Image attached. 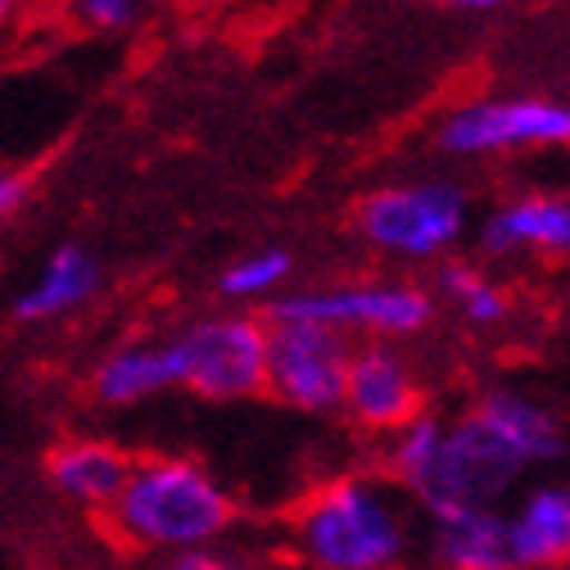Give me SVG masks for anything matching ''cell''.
<instances>
[{
  "label": "cell",
  "mask_w": 570,
  "mask_h": 570,
  "mask_svg": "<svg viewBox=\"0 0 570 570\" xmlns=\"http://www.w3.org/2000/svg\"><path fill=\"white\" fill-rule=\"evenodd\" d=\"M236 521L227 489L190 458H140L127 475V489L109 508V525L136 543L159 552L213 548Z\"/></svg>",
  "instance_id": "6da1fadb"
},
{
  "label": "cell",
  "mask_w": 570,
  "mask_h": 570,
  "mask_svg": "<svg viewBox=\"0 0 570 570\" xmlns=\"http://www.w3.org/2000/svg\"><path fill=\"white\" fill-rule=\"evenodd\" d=\"M291 548L308 570H394L407 552V517L376 480H331L299 503Z\"/></svg>",
  "instance_id": "7a4b0ae2"
},
{
  "label": "cell",
  "mask_w": 570,
  "mask_h": 570,
  "mask_svg": "<svg viewBox=\"0 0 570 570\" xmlns=\"http://www.w3.org/2000/svg\"><path fill=\"white\" fill-rule=\"evenodd\" d=\"M525 458L498 425L471 403L462 416L444 421V440L435 449V462L421 471V480L407 489L421 498L425 512H453V508H493L512 484L525 475Z\"/></svg>",
  "instance_id": "3957f363"
},
{
  "label": "cell",
  "mask_w": 570,
  "mask_h": 570,
  "mask_svg": "<svg viewBox=\"0 0 570 570\" xmlns=\"http://www.w3.org/2000/svg\"><path fill=\"white\" fill-rule=\"evenodd\" d=\"M435 317V299L407 281H363L331 291H295L267 308V322H317L340 335L399 340L416 335Z\"/></svg>",
  "instance_id": "277c9868"
},
{
  "label": "cell",
  "mask_w": 570,
  "mask_h": 570,
  "mask_svg": "<svg viewBox=\"0 0 570 570\" xmlns=\"http://www.w3.org/2000/svg\"><path fill=\"white\" fill-rule=\"evenodd\" d=\"M181 390L199 399H249L267 390L272 367V322L258 317H204L177 331Z\"/></svg>",
  "instance_id": "5b68a950"
},
{
  "label": "cell",
  "mask_w": 570,
  "mask_h": 570,
  "mask_svg": "<svg viewBox=\"0 0 570 570\" xmlns=\"http://www.w3.org/2000/svg\"><path fill=\"white\" fill-rule=\"evenodd\" d=\"M466 227V195L449 181L421 186H390L363 199L358 232L367 245L399 254V258H435L444 254Z\"/></svg>",
  "instance_id": "8992f818"
},
{
  "label": "cell",
  "mask_w": 570,
  "mask_h": 570,
  "mask_svg": "<svg viewBox=\"0 0 570 570\" xmlns=\"http://www.w3.org/2000/svg\"><path fill=\"white\" fill-rule=\"evenodd\" d=\"M353 348L340 331L317 322H272V367L267 390L299 412L344 407Z\"/></svg>",
  "instance_id": "52a82bcc"
},
{
  "label": "cell",
  "mask_w": 570,
  "mask_h": 570,
  "mask_svg": "<svg viewBox=\"0 0 570 570\" xmlns=\"http://www.w3.org/2000/svg\"><path fill=\"white\" fill-rule=\"evenodd\" d=\"M449 155H498L530 146H570V105L557 100H480L440 127Z\"/></svg>",
  "instance_id": "ba28073f"
},
{
  "label": "cell",
  "mask_w": 570,
  "mask_h": 570,
  "mask_svg": "<svg viewBox=\"0 0 570 570\" xmlns=\"http://www.w3.org/2000/svg\"><path fill=\"white\" fill-rule=\"evenodd\" d=\"M344 412L358 421L363 431H376V435H394L407 421L421 416V385L399 348H390L385 340L353 348Z\"/></svg>",
  "instance_id": "9c48e42d"
},
{
  "label": "cell",
  "mask_w": 570,
  "mask_h": 570,
  "mask_svg": "<svg viewBox=\"0 0 570 570\" xmlns=\"http://www.w3.org/2000/svg\"><path fill=\"white\" fill-rule=\"evenodd\" d=\"M431 557L440 570H517L512 525L493 508L431 512Z\"/></svg>",
  "instance_id": "30bf717a"
},
{
  "label": "cell",
  "mask_w": 570,
  "mask_h": 570,
  "mask_svg": "<svg viewBox=\"0 0 570 570\" xmlns=\"http://www.w3.org/2000/svg\"><path fill=\"white\" fill-rule=\"evenodd\" d=\"M91 390L100 403L127 407V403H146L155 394L181 390V348L173 340H140L105 353V363L91 376Z\"/></svg>",
  "instance_id": "8fae6325"
},
{
  "label": "cell",
  "mask_w": 570,
  "mask_h": 570,
  "mask_svg": "<svg viewBox=\"0 0 570 570\" xmlns=\"http://www.w3.org/2000/svg\"><path fill=\"white\" fill-rule=\"evenodd\" d=\"M131 466H136V458H127L118 444H105V440H68V444L50 449V458H46L50 484L63 498H73V503L100 508V512H109L118 503Z\"/></svg>",
  "instance_id": "7c38bea8"
},
{
  "label": "cell",
  "mask_w": 570,
  "mask_h": 570,
  "mask_svg": "<svg viewBox=\"0 0 570 570\" xmlns=\"http://www.w3.org/2000/svg\"><path fill=\"white\" fill-rule=\"evenodd\" d=\"M489 254L539 249V254H570V199L561 195H525L493 213L480 232Z\"/></svg>",
  "instance_id": "4fadbf2b"
},
{
  "label": "cell",
  "mask_w": 570,
  "mask_h": 570,
  "mask_svg": "<svg viewBox=\"0 0 570 570\" xmlns=\"http://www.w3.org/2000/svg\"><path fill=\"white\" fill-rule=\"evenodd\" d=\"M508 525L517 570L570 561V484H534Z\"/></svg>",
  "instance_id": "5bb4252c"
},
{
  "label": "cell",
  "mask_w": 570,
  "mask_h": 570,
  "mask_svg": "<svg viewBox=\"0 0 570 570\" xmlns=\"http://www.w3.org/2000/svg\"><path fill=\"white\" fill-rule=\"evenodd\" d=\"M100 285V267L82 245H59L46 267L37 272V281L14 299V317L19 322H50L82 308Z\"/></svg>",
  "instance_id": "9a60e30c"
},
{
  "label": "cell",
  "mask_w": 570,
  "mask_h": 570,
  "mask_svg": "<svg viewBox=\"0 0 570 570\" xmlns=\"http://www.w3.org/2000/svg\"><path fill=\"white\" fill-rule=\"evenodd\" d=\"M475 407L517 444V453H521L530 466L557 462V458L566 453L561 421H557L543 403H534V399H525V394H517V390H484V394L475 399Z\"/></svg>",
  "instance_id": "2e32d148"
},
{
  "label": "cell",
  "mask_w": 570,
  "mask_h": 570,
  "mask_svg": "<svg viewBox=\"0 0 570 570\" xmlns=\"http://www.w3.org/2000/svg\"><path fill=\"white\" fill-rule=\"evenodd\" d=\"M440 295L471 322V326H498L508 317L512 299L498 281H489L480 267L471 263H444L440 267Z\"/></svg>",
  "instance_id": "e0dca14e"
},
{
  "label": "cell",
  "mask_w": 570,
  "mask_h": 570,
  "mask_svg": "<svg viewBox=\"0 0 570 570\" xmlns=\"http://www.w3.org/2000/svg\"><path fill=\"white\" fill-rule=\"evenodd\" d=\"M291 267H295V258L285 249H254L218 276V295L232 304H258L291 281Z\"/></svg>",
  "instance_id": "ac0fdd59"
},
{
  "label": "cell",
  "mask_w": 570,
  "mask_h": 570,
  "mask_svg": "<svg viewBox=\"0 0 570 570\" xmlns=\"http://www.w3.org/2000/svg\"><path fill=\"white\" fill-rule=\"evenodd\" d=\"M168 570H258L232 552H218V548H195V552H177L168 561Z\"/></svg>",
  "instance_id": "d6986e66"
},
{
  "label": "cell",
  "mask_w": 570,
  "mask_h": 570,
  "mask_svg": "<svg viewBox=\"0 0 570 570\" xmlns=\"http://www.w3.org/2000/svg\"><path fill=\"white\" fill-rule=\"evenodd\" d=\"M82 19H91L96 28H127L140 10V0H82Z\"/></svg>",
  "instance_id": "ffe728a7"
},
{
  "label": "cell",
  "mask_w": 570,
  "mask_h": 570,
  "mask_svg": "<svg viewBox=\"0 0 570 570\" xmlns=\"http://www.w3.org/2000/svg\"><path fill=\"white\" fill-rule=\"evenodd\" d=\"M28 199V177L19 173H0V223L10 218V213H19Z\"/></svg>",
  "instance_id": "44dd1931"
},
{
  "label": "cell",
  "mask_w": 570,
  "mask_h": 570,
  "mask_svg": "<svg viewBox=\"0 0 570 570\" xmlns=\"http://www.w3.org/2000/svg\"><path fill=\"white\" fill-rule=\"evenodd\" d=\"M444 6H458V10H493L498 0H444Z\"/></svg>",
  "instance_id": "7402d4cb"
},
{
  "label": "cell",
  "mask_w": 570,
  "mask_h": 570,
  "mask_svg": "<svg viewBox=\"0 0 570 570\" xmlns=\"http://www.w3.org/2000/svg\"><path fill=\"white\" fill-rule=\"evenodd\" d=\"M19 6V0H0V14H6V10H14Z\"/></svg>",
  "instance_id": "603a6c76"
}]
</instances>
